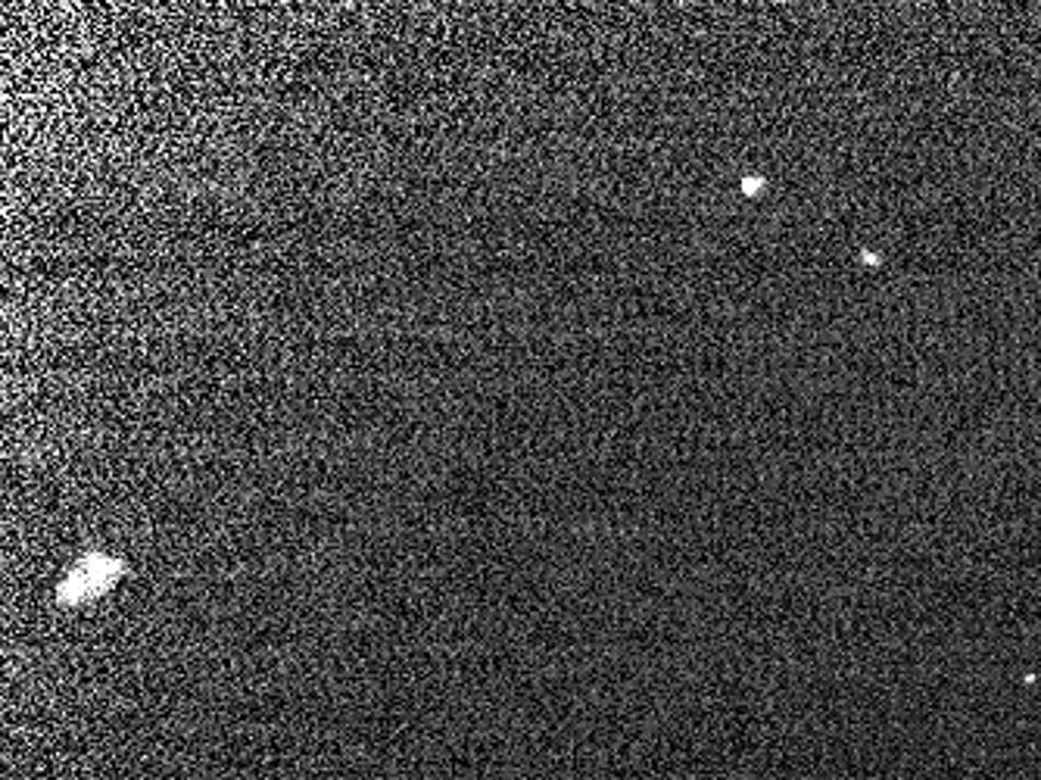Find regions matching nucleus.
Returning a JSON list of instances; mask_svg holds the SVG:
<instances>
[{"label": "nucleus", "instance_id": "f257e3e1", "mask_svg": "<svg viewBox=\"0 0 1041 780\" xmlns=\"http://www.w3.org/2000/svg\"><path fill=\"white\" fill-rule=\"evenodd\" d=\"M116 572H119L116 562H106L103 555H88V562H84L82 569L66 581L62 599H72V603H76V599H82V596L101 594L103 587L116 577Z\"/></svg>", "mask_w": 1041, "mask_h": 780}]
</instances>
